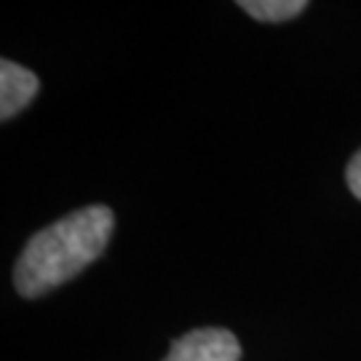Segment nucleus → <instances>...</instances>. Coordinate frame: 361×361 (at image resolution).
I'll list each match as a JSON object with an SVG mask.
<instances>
[{
  "instance_id": "f257e3e1",
  "label": "nucleus",
  "mask_w": 361,
  "mask_h": 361,
  "mask_svg": "<svg viewBox=\"0 0 361 361\" xmlns=\"http://www.w3.org/2000/svg\"><path fill=\"white\" fill-rule=\"evenodd\" d=\"M113 228H116L113 209L91 204L38 231L16 259L13 268L16 292L32 300L67 284L78 273L86 271L94 259L102 257Z\"/></svg>"
},
{
  "instance_id": "f03ea898",
  "label": "nucleus",
  "mask_w": 361,
  "mask_h": 361,
  "mask_svg": "<svg viewBox=\"0 0 361 361\" xmlns=\"http://www.w3.org/2000/svg\"><path fill=\"white\" fill-rule=\"evenodd\" d=\"M241 345L228 329H193L177 337L164 361H238Z\"/></svg>"
},
{
  "instance_id": "7ed1b4c3",
  "label": "nucleus",
  "mask_w": 361,
  "mask_h": 361,
  "mask_svg": "<svg viewBox=\"0 0 361 361\" xmlns=\"http://www.w3.org/2000/svg\"><path fill=\"white\" fill-rule=\"evenodd\" d=\"M38 75L11 59L0 62V118L11 121L19 116L38 94Z\"/></svg>"
},
{
  "instance_id": "20e7f679",
  "label": "nucleus",
  "mask_w": 361,
  "mask_h": 361,
  "mask_svg": "<svg viewBox=\"0 0 361 361\" xmlns=\"http://www.w3.org/2000/svg\"><path fill=\"white\" fill-rule=\"evenodd\" d=\"M238 6L259 22H286L308 8L305 0H241Z\"/></svg>"
},
{
  "instance_id": "39448f33",
  "label": "nucleus",
  "mask_w": 361,
  "mask_h": 361,
  "mask_svg": "<svg viewBox=\"0 0 361 361\" xmlns=\"http://www.w3.org/2000/svg\"><path fill=\"white\" fill-rule=\"evenodd\" d=\"M345 182H348V190L361 201V150L348 161L345 166Z\"/></svg>"
}]
</instances>
